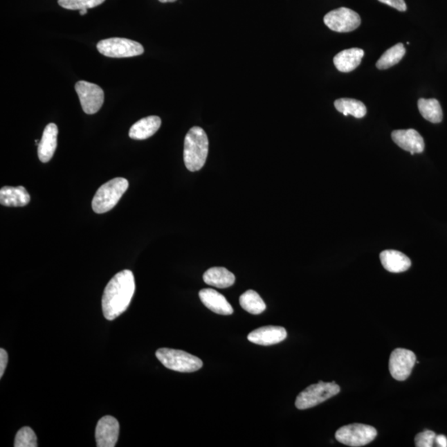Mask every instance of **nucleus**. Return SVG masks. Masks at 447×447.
Here are the masks:
<instances>
[{"mask_svg":"<svg viewBox=\"0 0 447 447\" xmlns=\"http://www.w3.org/2000/svg\"><path fill=\"white\" fill-rule=\"evenodd\" d=\"M199 297L201 302L215 313L229 316L234 313L230 302L217 290L202 289L200 291Z\"/></svg>","mask_w":447,"mask_h":447,"instance_id":"obj_14","label":"nucleus"},{"mask_svg":"<svg viewBox=\"0 0 447 447\" xmlns=\"http://www.w3.org/2000/svg\"><path fill=\"white\" fill-rule=\"evenodd\" d=\"M406 50H405L403 44H398L387 49L383 53L378 61L376 62L377 69L379 70H386L390 67L398 64L404 57Z\"/></svg>","mask_w":447,"mask_h":447,"instance_id":"obj_24","label":"nucleus"},{"mask_svg":"<svg viewBox=\"0 0 447 447\" xmlns=\"http://www.w3.org/2000/svg\"><path fill=\"white\" fill-rule=\"evenodd\" d=\"M435 441L438 446L447 447V438L444 435L437 436Z\"/></svg>","mask_w":447,"mask_h":447,"instance_id":"obj_30","label":"nucleus"},{"mask_svg":"<svg viewBox=\"0 0 447 447\" xmlns=\"http://www.w3.org/2000/svg\"><path fill=\"white\" fill-rule=\"evenodd\" d=\"M419 109L421 116L431 123H441L444 119V113L439 101L436 99H419Z\"/></svg>","mask_w":447,"mask_h":447,"instance_id":"obj_21","label":"nucleus"},{"mask_svg":"<svg viewBox=\"0 0 447 447\" xmlns=\"http://www.w3.org/2000/svg\"><path fill=\"white\" fill-rule=\"evenodd\" d=\"M324 24L337 33H349L360 27L361 19L356 12L348 8H339L324 17Z\"/></svg>","mask_w":447,"mask_h":447,"instance_id":"obj_8","label":"nucleus"},{"mask_svg":"<svg viewBox=\"0 0 447 447\" xmlns=\"http://www.w3.org/2000/svg\"><path fill=\"white\" fill-rule=\"evenodd\" d=\"M176 1V0H159V2L165 3H174Z\"/></svg>","mask_w":447,"mask_h":447,"instance_id":"obj_31","label":"nucleus"},{"mask_svg":"<svg viewBox=\"0 0 447 447\" xmlns=\"http://www.w3.org/2000/svg\"><path fill=\"white\" fill-rule=\"evenodd\" d=\"M88 10H80V15H85L87 14Z\"/></svg>","mask_w":447,"mask_h":447,"instance_id":"obj_32","label":"nucleus"},{"mask_svg":"<svg viewBox=\"0 0 447 447\" xmlns=\"http://www.w3.org/2000/svg\"><path fill=\"white\" fill-rule=\"evenodd\" d=\"M383 267L390 273H403L411 267L410 259L397 250H385L381 254Z\"/></svg>","mask_w":447,"mask_h":447,"instance_id":"obj_19","label":"nucleus"},{"mask_svg":"<svg viewBox=\"0 0 447 447\" xmlns=\"http://www.w3.org/2000/svg\"><path fill=\"white\" fill-rule=\"evenodd\" d=\"M209 152V140L203 129L193 127L185 135L184 163L188 170L197 172L204 167Z\"/></svg>","mask_w":447,"mask_h":447,"instance_id":"obj_2","label":"nucleus"},{"mask_svg":"<svg viewBox=\"0 0 447 447\" xmlns=\"http://www.w3.org/2000/svg\"><path fill=\"white\" fill-rule=\"evenodd\" d=\"M83 111L87 115L98 112L104 104V94L101 87L95 84L80 81L75 86Z\"/></svg>","mask_w":447,"mask_h":447,"instance_id":"obj_9","label":"nucleus"},{"mask_svg":"<svg viewBox=\"0 0 447 447\" xmlns=\"http://www.w3.org/2000/svg\"><path fill=\"white\" fill-rule=\"evenodd\" d=\"M392 138L399 147L412 155L423 153L425 149L423 138L415 129L394 130Z\"/></svg>","mask_w":447,"mask_h":447,"instance_id":"obj_12","label":"nucleus"},{"mask_svg":"<svg viewBox=\"0 0 447 447\" xmlns=\"http://www.w3.org/2000/svg\"><path fill=\"white\" fill-rule=\"evenodd\" d=\"M8 356L6 349H0V378L3 377L8 365Z\"/></svg>","mask_w":447,"mask_h":447,"instance_id":"obj_29","label":"nucleus"},{"mask_svg":"<svg viewBox=\"0 0 447 447\" xmlns=\"http://www.w3.org/2000/svg\"><path fill=\"white\" fill-rule=\"evenodd\" d=\"M57 125L51 123L46 126L43 137L37 146V154L42 163H48L53 158L57 147Z\"/></svg>","mask_w":447,"mask_h":447,"instance_id":"obj_15","label":"nucleus"},{"mask_svg":"<svg viewBox=\"0 0 447 447\" xmlns=\"http://www.w3.org/2000/svg\"><path fill=\"white\" fill-rule=\"evenodd\" d=\"M436 437L435 432L426 430L415 437V446L417 447H432L435 442Z\"/></svg>","mask_w":447,"mask_h":447,"instance_id":"obj_27","label":"nucleus"},{"mask_svg":"<svg viewBox=\"0 0 447 447\" xmlns=\"http://www.w3.org/2000/svg\"><path fill=\"white\" fill-rule=\"evenodd\" d=\"M105 0H58L59 6L69 10H89L102 4Z\"/></svg>","mask_w":447,"mask_h":447,"instance_id":"obj_25","label":"nucleus"},{"mask_svg":"<svg viewBox=\"0 0 447 447\" xmlns=\"http://www.w3.org/2000/svg\"><path fill=\"white\" fill-rule=\"evenodd\" d=\"M31 197L26 188L3 187L0 190V203L8 208H22L30 202Z\"/></svg>","mask_w":447,"mask_h":447,"instance_id":"obj_17","label":"nucleus"},{"mask_svg":"<svg viewBox=\"0 0 447 447\" xmlns=\"http://www.w3.org/2000/svg\"><path fill=\"white\" fill-rule=\"evenodd\" d=\"M135 280L130 270L116 274L105 286L102 296L104 318L113 320L123 314L130 305L135 293Z\"/></svg>","mask_w":447,"mask_h":447,"instance_id":"obj_1","label":"nucleus"},{"mask_svg":"<svg viewBox=\"0 0 447 447\" xmlns=\"http://www.w3.org/2000/svg\"><path fill=\"white\" fill-rule=\"evenodd\" d=\"M335 107L345 116L351 115L357 119L365 117L367 109L364 103L360 100L349 98H341L335 101Z\"/></svg>","mask_w":447,"mask_h":447,"instance_id":"obj_22","label":"nucleus"},{"mask_svg":"<svg viewBox=\"0 0 447 447\" xmlns=\"http://www.w3.org/2000/svg\"><path fill=\"white\" fill-rule=\"evenodd\" d=\"M15 447H37V436L33 430L29 427L21 428L16 434Z\"/></svg>","mask_w":447,"mask_h":447,"instance_id":"obj_26","label":"nucleus"},{"mask_svg":"<svg viewBox=\"0 0 447 447\" xmlns=\"http://www.w3.org/2000/svg\"><path fill=\"white\" fill-rule=\"evenodd\" d=\"M97 49L104 56L112 58L137 57L145 53V48L138 42L122 37L101 40L97 44Z\"/></svg>","mask_w":447,"mask_h":447,"instance_id":"obj_6","label":"nucleus"},{"mask_svg":"<svg viewBox=\"0 0 447 447\" xmlns=\"http://www.w3.org/2000/svg\"><path fill=\"white\" fill-rule=\"evenodd\" d=\"M364 56V50L361 48L347 49L336 55L333 62H334L337 70L341 73H351L360 66Z\"/></svg>","mask_w":447,"mask_h":447,"instance_id":"obj_18","label":"nucleus"},{"mask_svg":"<svg viewBox=\"0 0 447 447\" xmlns=\"http://www.w3.org/2000/svg\"><path fill=\"white\" fill-rule=\"evenodd\" d=\"M161 125L162 120L158 116H152L143 118L130 128L129 137L135 140L149 138L158 132Z\"/></svg>","mask_w":447,"mask_h":447,"instance_id":"obj_16","label":"nucleus"},{"mask_svg":"<svg viewBox=\"0 0 447 447\" xmlns=\"http://www.w3.org/2000/svg\"><path fill=\"white\" fill-rule=\"evenodd\" d=\"M203 280L206 284L218 289L230 288L235 284V276L226 268L215 267L204 273Z\"/></svg>","mask_w":447,"mask_h":447,"instance_id":"obj_20","label":"nucleus"},{"mask_svg":"<svg viewBox=\"0 0 447 447\" xmlns=\"http://www.w3.org/2000/svg\"><path fill=\"white\" fill-rule=\"evenodd\" d=\"M286 338V329L282 327L267 326L256 329L248 336L250 343L259 345H273Z\"/></svg>","mask_w":447,"mask_h":447,"instance_id":"obj_13","label":"nucleus"},{"mask_svg":"<svg viewBox=\"0 0 447 447\" xmlns=\"http://www.w3.org/2000/svg\"><path fill=\"white\" fill-rule=\"evenodd\" d=\"M129 188V181L116 178L101 185L92 200V209L97 214L109 212L117 205Z\"/></svg>","mask_w":447,"mask_h":447,"instance_id":"obj_3","label":"nucleus"},{"mask_svg":"<svg viewBox=\"0 0 447 447\" xmlns=\"http://www.w3.org/2000/svg\"><path fill=\"white\" fill-rule=\"evenodd\" d=\"M240 306L248 313L259 315L266 309L263 299L254 290H248L239 298Z\"/></svg>","mask_w":447,"mask_h":447,"instance_id":"obj_23","label":"nucleus"},{"mask_svg":"<svg viewBox=\"0 0 447 447\" xmlns=\"http://www.w3.org/2000/svg\"><path fill=\"white\" fill-rule=\"evenodd\" d=\"M156 356L166 368L181 373H192L203 366L201 358L179 349L162 348L156 352Z\"/></svg>","mask_w":447,"mask_h":447,"instance_id":"obj_4","label":"nucleus"},{"mask_svg":"<svg viewBox=\"0 0 447 447\" xmlns=\"http://www.w3.org/2000/svg\"><path fill=\"white\" fill-rule=\"evenodd\" d=\"M340 386L335 382L319 381L302 391L298 394L295 405L299 410H305V409L318 406V404L334 397L340 393Z\"/></svg>","mask_w":447,"mask_h":447,"instance_id":"obj_5","label":"nucleus"},{"mask_svg":"<svg viewBox=\"0 0 447 447\" xmlns=\"http://www.w3.org/2000/svg\"><path fill=\"white\" fill-rule=\"evenodd\" d=\"M379 2L387 4L392 8H394L400 12H405L407 10V6L404 0H378Z\"/></svg>","mask_w":447,"mask_h":447,"instance_id":"obj_28","label":"nucleus"},{"mask_svg":"<svg viewBox=\"0 0 447 447\" xmlns=\"http://www.w3.org/2000/svg\"><path fill=\"white\" fill-rule=\"evenodd\" d=\"M120 423L112 416L101 417L95 428L96 446L98 447H113L119 439Z\"/></svg>","mask_w":447,"mask_h":447,"instance_id":"obj_11","label":"nucleus"},{"mask_svg":"<svg viewBox=\"0 0 447 447\" xmlns=\"http://www.w3.org/2000/svg\"><path fill=\"white\" fill-rule=\"evenodd\" d=\"M417 361L415 354L409 349L398 348L390 358V371L396 381H404L410 376Z\"/></svg>","mask_w":447,"mask_h":447,"instance_id":"obj_10","label":"nucleus"},{"mask_svg":"<svg viewBox=\"0 0 447 447\" xmlns=\"http://www.w3.org/2000/svg\"><path fill=\"white\" fill-rule=\"evenodd\" d=\"M377 435V430L371 426L353 423L337 430L336 439L344 445L358 447L370 444Z\"/></svg>","mask_w":447,"mask_h":447,"instance_id":"obj_7","label":"nucleus"}]
</instances>
